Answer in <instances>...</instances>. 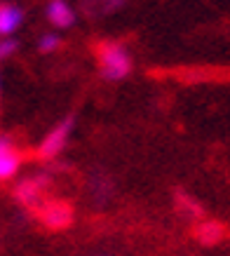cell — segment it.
Returning <instances> with one entry per match:
<instances>
[{
    "instance_id": "6",
    "label": "cell",
    "mask_w": 230,
    "mask_h": 256,
    "mask_svg": "<svg viewBox=\"0 0 230 256\" xmlns=\"http://www.w3.org/2000/svg\"><path fill=\"white\" fill-rule=\"evenodd\" d=\"M22 22H24V12L16 5H10V2L0 5V38H10L22 26Z\"/></svg>"
},
{
    "instance_id": "4",
    "label": "cell",
    "mask_w": 230,
    "mask_h": 256,
    "mask_svg": "<svg viewBox=\"0 0 230 256\" xmlns=\"http://www.w3.org/2000/svg\"><path fill=\"white\" fill-rule=\"evenodd\" d=\"M22 167V156L12 139L0 136V181H10L16 176V172Z\"/></svg>"
},
{
    "instance_id": "9",
    "label": "cell",
    "mask_w": 230,
    "mask_h": 256,
    "mask_svg": "<svg viewBox=\"0 0 230 256\" xmlns=\"http://www.w3.org/2000/svg\"><path fill=\"white\" fill-rule=\"evenodd\" d=\"M59 45H62V40H59V36H56V33H45V36L38 40V50H40V52H45V54L56 52V50H59Z\"/></svg>"
},
{
    "instance_id": "7",
    "label": "cell",
    "mask_w": 230,
    "mask_h": 256,
    "mask_svg": "<svg viewBox=\"0 0 230 256\" xmlns=\"http://www.w3.org/2000/svg\"><path fill=\"white\" fill-rule=\"evenodd\" d=\"M70 207L64 204V202H52L42 210V221H45L50 228H64V226L70 224Z\"/></svg>"
},
{
    "instance_id": "3",
    "label": "cell",
    "mask_w": 230,
    "mask_h": 256,
    "mask_svg": "<svg viewBox=\"0 0 230 256\" xmlns=\"http://www.w3.org/2000/svg\"><path fill=\"white\" fill-rule=\"evenodd\" d=\"M47 184H50V176H47V174H40V176L26 178L24 184H19V186L14 188V198L22 202V204H28V207H33V204H40Z\"/></svg>"
},
{
    "instance_id": "2",
    "label": "cell",
    "mask_w": 230,
    "mask_h": 256,
    "mask_svg": "<svg viewBox=\"0 0 230 256\" xmlns=\"http://www.w3.org/2000/svg\"><path fill=\"white\" fill-rule=\"evenodd\" d=\"M73 122H76L73 118L62 120V122L56 124L52 132L47 134L45 139L40 141V146H38V158H40V160H54V158H56L64 148H66L68 136H70V130H73Z\"/></svg>"
},
{
    "instance_id": "10",
    "label": "cell",
    "mask_w": 230,
    "mask_h": 256,
    "mask_svg": "<svg viewBox=\"0 0 230 256\" xmlns=\"http://www.w3.org/2000/svg\"><path fill=\"white\" fill-rule=\"evenodd\" d=\"M176 200H178V204H181V210L184 212H188L192 218H198V216H202V207H200L198 202L192 200V198H188V195H184V193H178L176 195Z\"/></svg>"
},
{
    "instance_id": "11",
    "label": "cell",
    "mask_w": 230,
    "mask_h": 256,
    "mask_svg": "<svg viewBox=\"0 0 230 256\" xmlns=\"http://www.w3.org/2000/svg\"><path fill=\"white\" fill-rule=\"evenodd\" d=\"M16 52V42L12 38H0V59H8Z\"/></svg>"
},
{
    "instance_id": "1",
    "label": "cell",
    "mask_w": 230,
    "mask_h": 256,
    "mask_svg": "<svg viewBox=\"0 0 230 256\" xmlns=\"http://www.w3.org/2000/svg\"><path fill=\"white\" fill-rule=\"evenodd\" d=\"M99 66L106 80H122L132 70V56L118 42H104L99 47Z\"/></svg>"
},
{
    "instance_id": "8",
    "label": "cell",
    "mask_w": 230,
    "mask_h": 256,
    "mask_svg": "<svg viewBox=\"0 0 230 256\" xmlns=\"http://www.w3.org/2000/svg\"><path fill=\"white\" fill-rule=\"evenodd\" d=\"M195 233H198V240L202 242V244H216V242L223 240L226 228H223L218 221H202Z\"/></svg>"
},
{
    "instance_id": "5",
    "label": "cell",
    "mask_w": 230,
    "mask_h": 256,
    "mask_svg": "<svg viewBox=\"0 0 230 256\" xmlns=\"http://www.w3.org/2000/svg\"><path fill=\"white\" fill-rule=\"evenodd\" d=\"M47 19L56 28H70L76 24V12L66 0H50L47 5Z\"/></svg>"
}]
</instances>
